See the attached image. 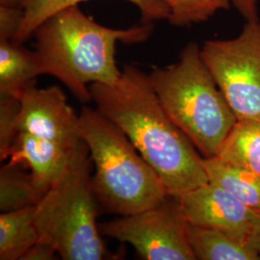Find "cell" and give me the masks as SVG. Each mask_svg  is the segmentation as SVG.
<instances>
[{
  "label": "cell",
  "instance_id": "cb8c5ba5",
  "mask_svg": "<svg viewBox=\"0 0 260 260\" xmlns=\"http://www.w3.org/2000/svg\"><path fill=\"white\" fill-rule=\"evenodd\" d=\"M22 0H0V6L21 7Z\"/></svg>",
  "mask_w": 260,
  "mask_h": 260
},
{
  "label": "cell",
  "instance_id": "7c38bea8",
  "mask_svg": "<svg viewBox=\"0 0 260 260\" xmlns=\"http://www.w3.org/2000/svg\"><path fill=\"white\" fill-rule=\"evenodd\" d=\"M40 66L36 51L14 40L0 41V95L20 99L36 84Z\"/></svg>",
  "mask_w": 260,
  "mask_h": 260
},
{
  "label": "cell",
  "instance_id": "8992f818",
  "mask_svg": "<svg viewBox=\"0 0 260 260\" xmlns=\"http://www.w3.org/2000/svg\"><path fill=\"white\" fill-rule=\"evenodd\" d=\"M201 55L237 120H260V19L237 37L206 41Z\"/></svg>",
  "mask_w": 260,
  "mask_h": 260
},
{
  "label": "cell",
  "instance_id": "5b68a950",
  "mask_svg": "<svg viewBox=\"0 0 260 260\" xmlns=\"http://www.w3.org/2000/svg\"><path fill=\"white\" fill-rule=\"evenodd\" d=\"M93 162L86 143L75 146L63 177L36 206L39 241L51 244L64 260H101L105 247L96 223Z\"/></svg>",
  "mask_w": 260,
  "mask_h": 260
},
{
  "label": "cell",
  "instance_id": "d6986e66",
  "mask_svg": "<svg viewBox=\"0 0 260 260\" xmlns=\"http://www.w3.org/2000/svg\"><path fill=\"white\" fill-rule=\"evenodd\" d=\"M20 101L0 95V160L8 159L11 147L19 134Z\"/></svg>",
  "mask_w": 260,
  "mask_h": 260
},
{
  "label": "cell",
  "instance_id": "6da1fadb",
  "mask_svg": "<svg viewBox=\"0 0 260 260\" xmlns=\"http://www.w3.org/2000/svg\"><path fill=\"white\" fill-rule=\"evenodd\" d=\"M96 109L119 126L157 173L168 195L180 197L208 183L204 156L169 117L149 75L125 66L117 82L90 86Z\"/></svg>",
  "mask_w": 260,
  "mask_h": 260
},
{
  "label": "cell",
  "instance_id": "44dd1931",
  "mask_svg": "<svg viewBox=\"0 0 260 260\" xmlns=\"http://www.w3.org/2000/svg\"><path fill=\"white\" fill-rule=\"evenodd\" d=\"M57 253L55 248L47 242L38 241L31 247L22 256L21 260H50L54 259ZM58 254V253H57Z\"/></svg>",
  "mask_w": 260,
  "mask_h": 260
},
{
  "label": "cell",
  "instance_id": "ba28073f",
  "mask_svg": "<svg viewBox=\"0 0 260 260\" xmlns=\"http://www.w3.org/2000/svg\"><path fill=\"white\" fill-rule=\"evenodd\" d=\"M177 198L188 223L221 231L239 241L250 243L260 222L259 212L210 182Z\"/></svg>",
  "mask_w": 260,
  "mask_h": 260
},
{
  "label": "cell",
  "instance_id": "2e32d148",
  "mask_svg": "<svg viewBox=\"0 0 260 260\" xmlns=\"http://www.w3.org/2000/svg\"><path fill=\"white\" fill-rule=\"evenodd\" d=\"M216 156L260 177V120H237Z\"/></svg>",
  "mask_w": 260,
  "mask_h": 260
},
{
  "label": "cell",
  "instance_id": "277c9868",
  "mask_svg": "<svg viewBox=\"0 0 260 260\" xmlns=\"http://www.w3.org/2000/svg\"><path fill=\"white\" fill-rule=\"evenodd\" d=\"M79 133L94 166L91 179L93 194L106 210L132 215L167 199V190L157 173L124 132L96 108H82Z\"/></svg>",
  "mask_w": 260,
  "mask_h": 260
},
{
  "label": "cell",
  "instance_id": "52a82bcc",
  "mask_svg": "<svg viewBox=\"0 0 260 260\" xmlns=\"http://www.w3.org/2000/svg\"><path fill=\"white\" fill-rule=\"evenodd\" d=\"M101 233L130 244L146 260H196L187 239V220L178 198L100 224Z\"/></svg>",
  "mask_w": 260,
  "mask_h": 260
},
{
  "label": "cell",
  "instance_id": "4fadbf2b",
  "mask_svg": "<svg viewBox=\"0 0 260 260\" xmlns=\"http://www.w3.org/2000/svg\"><path fill=\"white\" fill-rule=\"evenodd\" d=\"M187 239L196 259L260 260L259 252L250 243L218 230L187 222Z\"/></svg>",
  "mask_w": 260,
  "mask_h": 260
},
{
  "label": "cell",
  "instance_id": "3957f363",
  "mask_svg": "<svg viewBox=\"0 0 260 260\" xmlns=\"http://www.w3.org/2000/svg\"><path fill=\"white\" fill-rule=\"evenodd\" d=\"M158 100L204 158L216 156L237 118L201 55L189 43L176 63L154 67L149 75Z\"/></svg>",
  "mask_w": 260,
  "mask_h": 260
},
{
  "label": "cell",
  "instance_id": "9a60e30c",
  "mask_svg": "<svg viewBox=\"0 0 260 260\" xmlns=\"http://www.w3.org/2000/svg\"><path fill=\"white\" fill-rule=\"evenodd\" d=\"M36 206L1 212L0 259L21 260L40 239L35 225Z\"/></svg>",
  "mask_w": 260,
  "mask_h": 260
},
{
  "label": "cell",
  "instance_id": "8fae6325",
  "mask_svg": "<svg viewBox=\"0 0 260 260\" xmlns=\"http://www.w3.org/2000/svg\"><path fill=\"white\" fill-rule=\"evenodd\" d=\"M89 0H22L23 17L14 41L24 43L47 19L61 10ZM136 6L141 13L143 23L169 19L167 6L159 0H124Z\"/></svg>",
  "mask_w": 260,
  "mask_h": 260
},
{
  "label": "cell",
  "instance_id": "e0dca14e",
  "mask_svg": "<svg viewBox=\"0 0 260 260\" xmlns=\"http://www.w3.org/2000/svg\"><path fill=\"white\" fill-rule=\"evenodd\" d=\"M33 175L18 165L6 164L0 170V210L1 212L37 206L47 194Z\"/></svg>",
  "mask_w": 260,
  "mask_h": 260
},
{
  "label": "cell",
  "instance_id": "ffe728a7",
  "mask_svg": "<svg viewBox=\"0 0 260 260\" xmlns=\"http://www.w3.org/2000/svg\"><path fill=\"white\" fill-rule=\"evenodd\" d=\"M23 11L21 7L0 6V41L13 40L19 31Z\"/></svg>",
  "mask_w": 260,
  "mask_h": 260
},
{
  "label": "cell",
  "instance_id": "7a4b0ae2",
  "mask_svg": "<svg viewBox=\"0 0 260 260\" xmlns=\"http://www.w3.org/2000/svg\"><path fill=\"white\" fill-rule=\"evenodd\" d=\"M152 30V23L124 29L107 27L78 6L61 10L33 35L40 74L57 78L80 103H90L92 84L111 85L121 76L115 58L117 43H143Z\"/></svg>",
  "mask_w": 260,
  "mask_h": 260
},
{
  "label": "cell",
  "instance_id": "9c48e42d",
  "mask_svg": "<svg viewBox=\"0 0 260 260\" xmlns=\"http://www.w3.org/2000/svg\"><path fill=\"white\" fill-rule=\"evenodd\" d=\"M19 133H29L73 149L81 140L79 115L58 86H30L20 99Z\"/></svg>",
  "mask_w": 260,
  "mask_h": 260
},
{
  "label": "cell",
  "instance_id": "30bf717a",
  "mask_svg": "<svg viewBox=\"0 0 260 260\" xmlns=\"http://www.w3.org/2000/svg\"><path fill=\"white\" fill-rule=\"evenodd\" d=\"M73 149L53 141L19 132L10 149L7 164H24L38 182L48 191L64 176Z\"/></svg>",
  "mask_w": 260,
  "mask_h": 260
},
{
  "label": "cell",
  "instance_id": "5bb4252c",
  "mask_svg": "<svg viewBox=\"0 0 260 260\" xmlns=\"http://www.w3.org/2000/svg\"><path fill=\"white\" fill-rule=\"evenodd\" d=\"M208 181L260 213V177L218 156L204 158Z\"/></svg>",
  "mask_w": 260,
  "mask_h": 260
},
{
  "label": "cell",
  "instance_id": "603a6c76",
  "mask_svg": "<svg viewBox=\"0 0 260 260\" xmlns=\"http://www.w3.org/2000/svg\"><path fill=\"white\" fill-rule=\"evenodd\" d=\"M250 244L260 253V222L251 235Z\"/></svg>",
  "mask_w": 260,
  "mask_h": 260
},
{
  "label": "cell",
  "instance_id": "7402d4cb",
  "mask_svg": "<svg viewBox=\"0 0 260 260\" xmlns=\"http://www.w3.org/2000/svg\"><path fill=\"white\" fill-rule=\"evenodd\" d=\"M232 5L235 7L246 21L258 20L257 0H231Z\"/></svg>",
  "mask_w": 260,
  "mask_h": 260
},
{
  "label": "cell",
  "instance_id": "ac0fdd59",
  "mask_svg": "<svg viewBox=\"0 0 260 260\" xmlns=\"http://www.w3.org/2000/svg\"><path fill=\"white\" fill-rule=\"evenodd\" d=\"M169 9L168 21L175 26H188L207 21L218 12L230 9L231 0H159Z\"/></svg>",
  "mask_w": 260,
  "mask_h": 260
}]
</instances>
